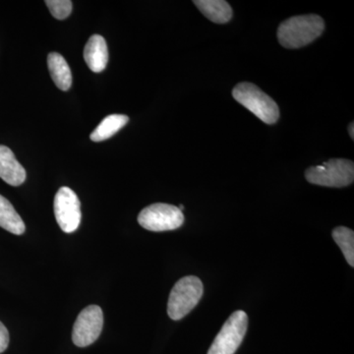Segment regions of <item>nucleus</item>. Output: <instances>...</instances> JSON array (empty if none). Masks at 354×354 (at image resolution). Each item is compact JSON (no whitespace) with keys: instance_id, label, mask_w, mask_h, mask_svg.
I'll use <instances>...</instances> for the list:
<instances>
[{"instance_id":"9","label":"nucleus","mask_w":354,"mask_h":354,"mask_svg":"<svg viewBox=\"0 0 354 354\" xmlns=\"http://www.w3.org/2000/svg\"><path fill=\"white\" fill-rule=\"evenodd\" d=\"M26 171L16 160L10 149L0 145V178L11 186H19L26 180Z\"/></svg>"},{"instance_id":"7","label":"nucleus","mask_w":354,"mask_h":354,"mask_svg":"<svg viewBox=\"0 0 354 354\" xmlns=\"http://www.w3.org/2000/svg\"><path fill=\"white\" fill-rule=\"evenodd\" d=\"M104 314L101 307L90 305L77 317L72 330V341L79 348H86L94 344L102 330Z\"/></svg>"},{"instance_id":"15","label":"nucleus","mask_w":354,"mask_h":354,"mask_svg":"<svg viewBox=\"0 0 354 354\" xmlns=\"http://www.w3.org/2000/svg\"><path fill=\"white\" fill-rule=\"evenodd\" d=\"M333 239L341 248L346 262L354 267V232L351 228L337 227L333 230Z\"/></svg>"},{"instance_id":"18","label":"nucleus","mask_w":354,"mask_h":354,"mask_svg":"<svg viewBox=\"0 0 354 354\" xmlns=\"http://www.w3.org/2000/svg\"><path fill=\"white\" fill-rule=\"evenodd\" d=\"M354 123L353 122H351V124H349V127H348V133H349V136L351 137V139H354Z\"/></svg>"},{"instance_id":"4","label":"nucleus","mask_w":354,"mask_h":354,"mask_svg":"<svg viewBox=\"0 0 354 354\" xmlns=\"http://www.w3.org/2000/svg\"><path fill=\"white\" fill-rule=\"evenodd\" d=\"M307 181L325 187L341 188L351 185L354 180L353 162L344 158H332L305 172Z\"/></svg>"},{"instance_id":"13","label":"nucleus","mask_w":354,"mask_h":354,"mask_svg":"<svg viewBox=\"0 0 354 354\" xmlns=\"http://www.w3.org/2000/svg\"><path fill=\"white\" fill-rule=\"evenodd\" d=\"M0 227L16 235L24 234L26 230L24 221L12 204L2 195H0Z\"/></svg>"},{"instance_id":"14","label":"nucleus","mask_w":354,"mask_h":354,"mask_svg":"<svg viewBox=\"0 0 354 354\" xmlns=\"http://www.w3.org/2000/svg\"><path fill=\"white\" fill-rule=\"evenodd\" d=\"M129 118L124 114H111L100 123L91 134V140L94 142H102L113 137L121 128L127 124Z\"/></svg>"},{"instance_id":"2","label":"nucleus","mask_w":354,"mask_h":354,"mask_svg":"<svg viewBox=\"0 0 354 354\" xmlns=\"http://www.w3.org/2000/svg\"><path fill=\"white\" fill-rule=\"evenodd\" d=\"M232 95L239 104L255 114L267 124H274L279 118L277 102L252 83L243 82L235 86Z\"/></svg>"},{"instance_id":"3","label":"nucleus","mask_w":354,"mask_h":354,"mask_svg":"<svg viewBox=\"0 0 354 354\" xmlns=\"http://www.w3.org/2000/svg\"><path fill=\"white\" fill-rule=\"evenodd\" d=\"M203 283L194 276L184 277L174 285L167 302V314L174 321L181 320L189 314L201 300Z\"/></svg>"},{"instance_id":"8","label":"nucleus","mask_w":354,"mask_h":354,"mask_svg":"<svg viewBox=\"0 0 354 354\" xmlns=\"http://www.w3.org/2000/svg\"><path fill=\"white\" fill-rule=\"evenodd\" d=\"M55 215L58 225L65 234H72L81 223V203L69 187H62L55 198Z\"/></svg>"},{"instance_id":"5","label":"nucleus","mask_w":354,"mask_h":354,"mask_svg":"<svg viewBox=\"0 0 354 354\" xmlns=\"http://www.w3.org/2000/svg\"><path fill=\"white\" fill-rule=\"evenodd\" d=\"M248 327V316L242 310L235 311L223 324L208 354H234L241 346Z\"/></svg>"},{"instance_id":"6","label":"nucleus","mask_w":354,"mask_h":354,"mask_svg":"<svg viewBox=\"0 0 354 354\" xmlns=\"http://www.w3.org/2000/svg\"><path fill=\"white\" fill-rule=\"evenodd\" d=\"M138 223L142 227L151 232H167L180 227L184 223V216L176 206L157 203L142 209Z\"/></svg>"},{"instance_id":"12","label":"nucleus","mask_w":354,"mask_h":354,"mask_svg":"<svg viewBox=\"0 0 354 354\" xmlns=\"http://www.w3.org/2000/svg\"><path fill=\"white\" fill-rule=\"evenodd\" d=\"M195 6L212 22L225 24L232 19V9L223 0H195Z\"/></svg>"},{"instance_id":"10","label":"nucleus","mask_w":354,"mask_h":354,"mask_svg":"<svg viewBox=\"0 0 354 354\" xmlns=\"http://www.w3.org/2000/svg\"><path fill=\"white\" fill-rule=\"evenodd\" d=\"M84 58L88 68L95 73L106 69L109 62V50L106 39L100 35H94L88 39L84 50Z\"/></svg>"},{"instance_id":"11","label":"nucleus","mask_w":354,"mask_h":354,"mask_svg":"<svg viewBox=\"0 0 354 354\" xmlns=\"http://www.w3.org/2000/svg\"><path fill=\"white\" fill-rule=\"evenodd\" d=\"M48 70L53 82L62 91H68L72 85V73L65 58L57 53L48 57Z\"/></svg>"},{"instance_id":"16","label":"nucleus","mask_w":354,"mask_h":354,"mask_svg":"<svg viewBox=\"0 0 354 354\" xmlns=\"http://www.w3.org/2000/svg\"><path fill=\"white\" fill-rule=\"evenodd\" d=\"M46 4L53 17L58 20L66 19L71 14L73 6L70 0H46Z\"/></svg>"},{"instance_id":"1","label":"nucleus","mask_w":354,"mask_h":354,"mask_svg":"<svg viewBox=\"0 0 354 354\" xmlns=\"http://www.w3.org/2000/svg\"><path fill=\"white\" fill-rule=\"evenodd\" d=\"M325 23L320 16L301 15L283 21L278 29V39L286 48H299L322 35Z\"/></svg>"},{"instance_id":"17","label":"nucleus","mask_w":354,"mask_h":354,"mask_svg":"<svg viewBox=\"0 0 354 354\" xmlns=\"http://www.w3.org/2000/svg\"><path fill=\"white\" fill-rule=\"evenodd\" d=\"M9 344V333L6 326L0 322V353H4Z\"/></svg>"}]
</instances>
